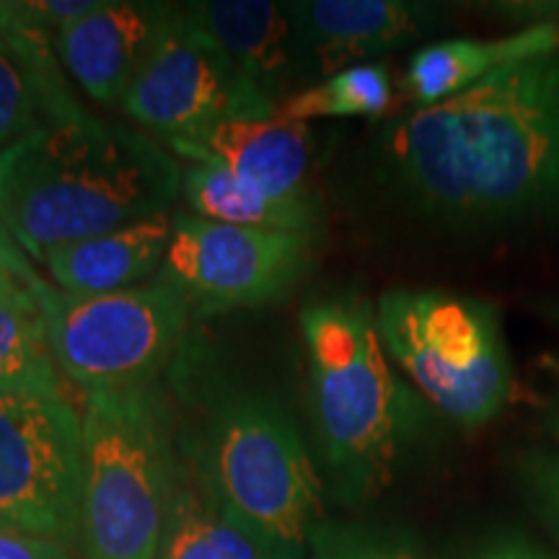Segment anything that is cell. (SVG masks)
<instances>
[{
	"instance_id": "cell-1",
	"label": "cell",
	"mask_w": 559,
	"mask_h": 559,
	"mask_svg": "<svg viewBox=\"0 0 559 559\" xmlns=\"http://www.w3.org/2000/svg\"><path fill=\"white\" fill-rule=\"evenodd\" d=\"M386 158L412 202L449 223L559 213V47L402 117Z\"/></svg>"
},
{
	"instance_id": "cell-2",
	"label": "cell",
	"mask_w": 559,
	"mask_h": 559,
	"mask_svg": "<svg viewBox=\"0 0 559 559\" xmlns=\"http://www.w3.org/2000/svg\"><path fill=\"white\" fill-rule=\"evenodd\" d=\"M179 190V164L156 140L86 111L0 151V223L37 262L58 243L166 213Z\"/></svg>"
},
{
	"instance_id": "cell-3",
	"label": "cell",
	"mask_w": 559,
	"mask_h": 559,
	"mask_svg": "<svg viewBox=\"0 0 559 559\" xmlns=\"http://www.w3.org/2000/svg\"><path fill=\"white\" fill-rule=\"evenodd\" d=\"M300 330L321 453L337 498L358 506L394 477L419 425L417 396L389 366L366 300H317L300 313Z\"/></svg>"
},
{
	"instance_id": "cell-4",
	"label": "cell",
	"mask_w": 559,
	"mask_h": 559,
	"mask_svg": "<svg viewBox=\"0 0 559 559\" xmlns=\"http://www.w3.org/2000/svg\"><path fill=\"white\" fill-rule=\"evenodd\" d=\"M177 477L169 412L151 383L83 394V559H158Z\"/></svg>"
},
{
	"instance_id": "cell-5",
	"label": "cell",
	"mask_w": 559,
	"mask_h": 559,
	"mask_svg": "<svg viewBox=\"0 0 559 559\" xmlns=\"http://www.w3.org/2000/svg\"><path fill=\"white\" fill-rule=\"evenodd\" d=\"M194 451L202 485L230 523L280 559L309 555L321 481L280 404L251 391L221 396Z\"/></svg>"
},
{
	"instance_id": "cell-6",
	"label": "cell",
	"mask_w": 559,
	"mask_h": 559,
	"mask_svg": "<svg viewBox=\"0 0 559 559\" xmlns=\"http://www.w3.org/2000/svg\"><path fill=\"white\" fill-rule=\"evenodd\" d=\"M386 353L451 423L474 430L510 400L513 370L495 311L443 290H391L376 306Z\"/></svg>"
},
{
	"instance_id": "cell-7",
	"label": "cell",
	"mask_w": 559,
	"mask_h": 559,
	"mask_svg": "<svg viewBox=\"0 0 559 559\" xmlns=\"http://www.w3.org/2000/svg\"><path fill=\"white\" fill-rule=\"evenodd\" d=\"M60 376L83 391L148 386L177 353L192 306L166 280L104 296H70L34 280Z\"/></svg>"
},
{
	"instance_id": "cell-8",
	"label": "cell",
	"mask_w": 559,
	"mask_h": 559,
	"mask_svg": "<svg viewBox=\"0 0 559 559\" xmlns=\"http://www.w3.org/2000/svg\"><path fill=\"white\" fill-rule=\"evenodd\" d=\"M0 526L81 542V415L62 389L0 386Z\"/></svg>"
},
{
	"instance_id": "cell-9",
	"label": "cell",
	"mask_w": 559,
	"mask_h": 559,
	"mask_svg": "<svg viewBox=\"0 0 559 559\" xmlns=\"http://www.w3.org/2000/svg\"><path fill=\"white\" fill-rule=\"evenodd\" d=\"M319 234L226 226L174 215L158 277L185 293L192 317L257 309L285 298L311 270Z\"/></svg>"
},
{
	"instance_id": "cell-10",
	"label": "cell",
	"mask_w": 559,
	"mask_h": 559,
	"mask_svg": "<svg viewBox=\"0 0 559 559\" xmlns=\"http://www.w3.org/2000/svg\"><path fill=\"white\" fill-rule=\"evenodd\" d=\"M260 99L267 96L177 5L171 24L124 96L122 109L169 143Z\"/></svg>"
},
{
	"instance_id": "cell-11",
	"label": "cell",
	"mask_w": 559,
	"mask_h": 559,
	"mask_svg": "<svg viewBox=\"0 0 559 559\" xmlns=\"http://www.w3.org/2000/svg\"><path fill=\"white\" fill-rule=\"evenodd\" d=\"M169 148L192 164L218 166L275 200L306 198L313 145L309 122L290 120L270 99L221 117L194 135L169 140Z\"/></svg>"
},
{
	"instance_id": "cell-12",
	"label": "cell",
	"mask_w": 559,
	"mask_h": 559,
	"mask_svg": "<svg viewBox=\"0 0 559 559\" xmlns=\"http://www.w3.org/2000/svg\"><path fill=\"white\" fill-rule=\"evenodd\" d=\"M177 3L109 0L62 29L58 58L91 99L115 107L156 50Z\"/></svg>"
},
{
	"instance_id": "cell-13",
	"label": "cell",
	"mask_w": 559,
	"mask_h": 559,
	"mask_svg": "<svg viewBox=\"0 0 559 559\" xmlns=\"http://www.w3.org/2000/svg\"><path fill=\"white\" fill-rule=\"evenodd\" d=\"M300 66L311 58L321 73L366 66L368 58L409 45L428 34L438 11L407 0H311L288 3Z\"/></svg>"
},
{
	"instance_id": "cell-14",
	"label": "cell",
	"mask_w": 559,
	"mask_h": 559,
	"mask_svg": "<svg viewBox=\"0 0 559 559\" xmlns=\"http://www.w3.org/2000/svg\"><path fill=\"white\" fill-rule=\"evenodd\" d=\"M81 115L58 58V34L26 16L21 0L0 3V151Z\"/></svg>"
},
{
	"instance_id": "cell-15",
	"label": "cell",
	"mask_w": 559,
	"mask_h": 559,
	"mask_svg": "<svg viewBox=\"0 0 559 559\" xmlns=\"http://www.w3.org/2000/svg\"><path fill=\"white\" fill-rule=\"evenodd\" d=\"M181 13L218 41L257 88L283 107L290 81L300 70V52L288 3L270 0H207L181 3Z\"/></svg>"
},
{
	"instance_id": "cell-16",
	"label": "cell",
	"mask_w": 559,
	"mask_h": 559,
	"mask_svg": "<svg viewBox=\"0 0 559 559\" xmlns=\"http://www.w3.org/2000/svg\"><path fill=\"white\" fill-rule=\"evenodd\" d=\"M174 218L166 213L135 221L109 234L58 243L41 254L50 277L70 296H104L143 285L160 272L171 243Z\"/></svg>"
},
{
	"instance_id": "cell-17",
	"label": "cell",
	"mask_w": 559,
	"mask_h": 559,
	"mask_svg": "<svg viewBox=\"0 0 559 559\" xmlns=\"http://www.w3.org/2000/svg\"><path fill=\"white\" fill-rule=\"evenodd\" d=\"M559 26L539 24L498 39H449L412 55L404 73V94L417 109L436 107L477 86L498 70L534 55L557 50Z\"/></svg>"
},
{
	"instance_id": "cell-18",
	"label": "cell",
	"mask_w": 559,
	"mask_h": 559,
	"mask_svg": "<svg viewBox=\"0 0 559 559\" xmlns=\"http://www.w3.org/2000/svg\"><path fill=\"white\" fill-rule=\"evenodd\" d=\"M181 198L202 221L226 226L288 230V234H319V202L306 198L275 200L234 177V174L207 164H190L181 169Z\"/></svg>"
},
{
	"instance_id": "cell-19",
	"label": "cell",
	"mask_w": 559,
	"mask_h": 559,
	"mask_svg": "<svg viewBox=\"0 0 559 559\" xmlns=\"http://www.w3.org/2000/svg\"><path fill=\"white\" fill-rule=\"evenodd\" d=\"M158 559H280L215 506L202 479L179 472Z\"/></svg>"
},
{
	"instance_id": "cell-20",
	"label": "cell",
	"mask_w": 559,
	"mask_h": 559,
	"mask_svg": "<svg viewBox=\"0 0 559 559\" xmlns=\"http://www.w3.org/2000/svg\"><path fill=\"white\" fill-rule=\"evenodd\" d=\"M34 270L26 264L0 290V386L62 389L45 317L34 296Z\"/></svg>"
},
{
	"instance_id": "cell-21",
	"label": "cell",
	"mask_w": 559,
	"mask_h": 559,
	"mask_svg": "<svg viewBox=\"0 0 559 559\" xmlns=\"http://www.w3.org/2000/svg\"><path fill=\"white\" fill-rule=\"evenodd\" d=\"M394 99L391 75L381 62H366L334 73L317 86L298 91L283 104L290 120L309 122L317 117H381Z\"/></svg>"
},
{
	"instance_id": "cell-22",
	"label": "cell",
	"mask_w": 559,
	"mask_h": 559,
	"mask_svg": "<svg viewBox=\"0 0 559 559\" xmlns=\"http://www.w3.org/2000/svg\"><path fill=\"white\" fill-rule=\"evenodd\" d=\"M309 559H430V555L404 528L321 521L309 539Z\"/></svg>"
},
{
	"instance_id": "cell-23",
	"label": "cell",
	"mask_w": 559,
	"mask_h": 559,
	"mask_svg": "<svg viewBox=\"0 0 559 559\" xmlns=\"http://www.w3.org/2000/svg\"><path fill=\"white\" fill-rule=\"evenodd\" d=\"M519 477L539 519L559 536V453L528 451L519 461Z\"/></svg>"
},
{
	"instance_id": "cell-24",
	"label": "cell",
	"mask_w": 559,
	"mask_h": 559,
	"mask_svg": "<svg viewBox=\"0 0 559 559\" xmlns=\"http://www.w3.org/2000/svg\"><path fill=\"white\" fill-rule=\"evenodd\" d=\"M0 559H79L66 544L0 526Z\"/></svg>"
},
{
	"instance_id": "cell-25",
	"label": "cell",
	"mask_w": 559,
	"mask_h": 559,
	"mask_svg": "<svg viewBox=\"0 0 559 559\" xmlns=\"http://www.w3.org/2000/svg\"><path fill=\"white\" fill-rule=\"evenodd\" d=\"M472 559H557L547 549L536 547L526 536H498V539L487 542L479 551H474Z\"/></svg>"
},
{
	"instance_id": "cell-26",
	"label": "cell",
	"mask_w": 559,
	"mask_h": 559,
	"mask_svg": "<svg viewBox=\"0 0 559 559\" xmlns=\"http://www.w3.org/2000/svg\"><path fill=\"white\" fill-rule=\"evenodd\" d=\"M26 264L29 262L21 257L19 243L13 241V236L5 230L3 223H0V290H3Z\"/></svg>"
},
{
	"instance_id": "cell-27",
	"label": "cell",
	"mask_w": 559,
	"mask_h": 559,
	"mask_svg": "<svg viewBox=\"0 0 559 559\" xmlns=\"http://www.w3.org/2000/svg\"><path fill=\"white\" fill-rule=\"evenodd\" d=\"M549 432L559 440V404L551 409V415H549Z\"/></svg>"
}]
</instances>
